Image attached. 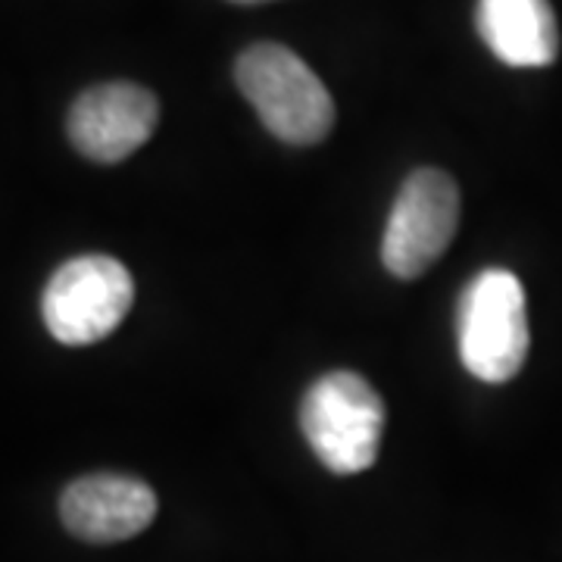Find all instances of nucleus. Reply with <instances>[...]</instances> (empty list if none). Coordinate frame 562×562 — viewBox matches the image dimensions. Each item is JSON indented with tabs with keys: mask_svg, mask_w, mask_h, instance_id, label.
Segmentation results:
<instances>
[{
	"mask_svg": "<svg viewBox=\"0 0 562 562\" xmlns=\"http://www.w3.org/2000/svg\"><path fill=\"white\" fill-rule=\"evenodd\" d=\"M235 81L262 125L284 144L313 147L335 128V101L322 79L284 44L260 41L235 63Z\"/></svg>",
	"mask_w": 562,
	"mask_h": 562,
	"instance_id": "f257e3e1",
	"label": "nucleus"
},
{
	"mask_svg": "<svg viewBox=\"0 0 562 562\" xmlns=\"http://www.w3.org/2000/svg\"><path fill=\"white\" fill-rule=\"evenodd\" d=\"M301 431L328 472L360 475L382 450V394L360 372H325L303 394Z\"/></svg>",
	"mask_w": 562,
	"mask_h": 562,
	"instance_id": "f03ea898",
	"label": "nucleus"
},
{
	"mask_svg": "<svg viewBox=\"0 0 562 562\" xmlns=\"http://www.w3.org/2000/svg\"><path fill=\"white\" fill-rule=\"evenodd\" d=\"M457 344L469 375L479 382H513L528 360L525 288L509 269H484L465 284L457 306Z\"/></svg>",
	"mask_w": 562,
	"mask_h": 562,
	"instance_id": "7ed1b4c3",
	"label": "nucleus"
},
{
	"mask_svg": "<svg viewBox=\"0 0 562 562\" xmlns=\"http://www.w3.org/2000/svg\"><path fill=\"white\" fill-rule=\"evenodd\" d=\"M132 303V272L106 254H85L66 260L50 276L41 297V316L50 338L66 347H88L113 335Z\"/></svg>",
	"mask_w": 562,
	"mask_h": 562,
	"instance_id": "20e7f679",
	"label": "nucleus"
},
{
	"mask_svg": "<svg viewBox=\"0 0 562 562\" xmlns=\"http://www.w3.org/2000/svg\"><path fill=\"white\" fill-rule=\"evenodd\" d=\"M460 228V184L443 169L409 172L391 206L382 238V262L394 279H419L441 260Z\"/></svg>",
	"mask_w": 562,
	"mask_h": 562,
	"instance_id": "39448f33",
	"label": "nucleus"
},
{
	"mask_svg": "<svg viewBox=\"0 0 562 562\" xmlns=\"http://www.w3.org/2000/svg\"><path fill=\"white\" fill-rule=\"evenodd\" d=\"M160 122L157 98L135 81H106L81 91L69 106V140L94 162H122L140 150Z\"/></svg>",
	"mask_w": 562,
	"mask_h": 562,
	"instance_id": "423d86ee",
	"label": "nucleus"
},
{
	"mask_svg": "<svg viewBox=\"0 0 562 562\" xmlns=\"http://www.w3.org/2000/svg\"><path fill=\"white\" fill-rule=\"evenodd\" d=\"M154 487L132 475L94 472L63 491L60 519L85 543H116L140 535L157 516Z\"/></svg>",
	"mask_w": 562,
	"mask_h": 562,
	"instance_id": "0eeeda50",
	"label": "nucleus"
},
{
	"mask_svg": "<svg viewBox=\"0 0 562 562\" xmlns=\"http://www.w3.org/2000/svg\"><path fill=\"white\" fill-rule=\"evenodd\" d=\"M475 29L487 50L513 69H538L560 57V25L550 0H479Z\"/></svg>",
	"mask_w": 562,
	"mask_h": 562,
	"instance_id": "6e6552de",
	"label": "nucleus"
},
{
	"mask_svg": "<svg viewBox=\"0 0 562 562\" xmlns=\"http://www.w3.org/2000/svg\"><path fill=\"white\" fill-rule=\"evenodd\" d=\"M232 3H266V0H232Z\"/></svg>",
	"mask_w": 562,
	"mask_h": 562,
	"instance_id": "1a4fd4ad",
	"label": "nucleus"
}]
</instances>
